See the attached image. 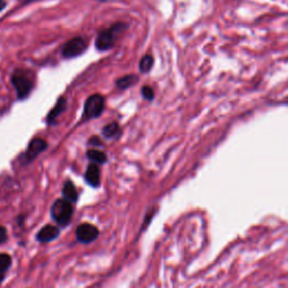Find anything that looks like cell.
I'll use <instances>...</instances> for the list:
<instances>
[{"mask_svg": "<svg viewBox=\"0 0 288 288\" xmlns=\"http://www.w3.org/2000/svg\"><path fill=\"white\" fill-rule=\"evenodd\" d=\"M127 25L124 23H116L108 29L102 30L97 36L96 47L98 51H108L112 48L123 32L127 29Z\"/></svg>", "mask_w": 288, "mask_h": 288, "instance_id": "6da1fadb", "label": "cell"}, {"mask_svg": "<svg viewBox=\"0 0 288 288\" xmlns=\"http://www.w3.org/2000/svg\"><path fill=\"white\" fill-rule=\"evenodd\" d=\"M12 84L17 94L18 99H25L33 89V78L26 70H16L12 75Z\"/></svg>", "mask_w": 288, "mask_h": 288, "instance_id": "7a4b0ae2", "label": "cell"}, {"mask_svg": "<svg viewBox=\"0 0 288 288\" xmlns=\"http://www.w3.org/2000/svg\"><path fill=\"white\" fill-rule=\"evenodd\" d=\"M52 219L57 222L60 226L68 225L73 215L72 204L66 199H58L54 202L51 208Z\"/></svg>", "mask_w": 288, "mask_h": 288, "instance_id": "3957f363", "label": "cell"}, {"mask_svg": "<svg viewBox=\"0 0 288 288\" xmlns=\"http://www.w3.org/2000/svg\"><path fill=\"white\" fill-rule=\"evenodd\" d=\"M105 110V98L99 94L91 95L87 98L83 113V121H90L99 117Z\"/></svg>", "mask_w": 288, "mask_h": 288, "instance_id": "277c9868", "label": "cell"}, {"mask_svg": "<svg viewBox=\"0 0 288 288\" xmlns=\"http://www.w3.org/2000/svg\"><path fill=\"white\" fill-rule=\"evenodd\" d=\"M88 46V41L85 37H73L62 46V56L66 59H72L83 54Z\"/></svg>", "mask_w": 288, "mask_h": 288, "instance_id": "5b68a950", "label": "cell"}, {"mask_svg": "<svg viewBox=\"0 0 288 288\" xmlns=\"http://www.w3.org/2000/svg\"><path fill=\"white\" fill-rule=\"evenodd\" d=\"M75 234H77L79 242L90 243L98 238L99 231L95 225L89 224V223H83V224L78 226L77 231H75Z\"/></svg>", "mask_w": 288, "mask_h": 288, "instance_id": "8992f818", "label": "cell"}, {"mask_svg": "<svg viewBox=\"0 0 288 288\" xmlns=\"http://www.w3.org/2000/svg\"><path fill=\"white\" fill-rule=\"evenodd\" d=\"M47 149V142L45 140L35 138L31 141L27 146V150L25 152V159L27 162L34 160L35 158L41 154L42 152H44Z\"/></svg>", "mask_w": 288, "mask_h": 288, "instance_id": "52a82bcc", "label": "cell"}, {"mask_svg": "<svg viewBox=\"0 0 288 288\" xmlns=\"http://www.w3.org/2000/svg\"><path fill=\"white\" fill-rule=\"evenodd\" d=\"M85 179L91 187H98L100 185V169L97 164H90L87 168Z\"/></svg>", "mask_w": 288, "mask_h": 288, "instance_id": "ba28073f", "label": "cell"}, {"mask_svg": "<svg viewBox=\"0 0 288 288\" xmlns=\"http://www.w3.org/2000/svg\"><path fill=\"white\" fill-rule=\"evenodd\" d=\"M59 234H60L59 227L53 226V225H45L39 233H37L36 239H37V241L45 243V242L56 240V239L59 237Z\"/></svg>", "mask_w": 288, "mask_h": 288, "instance_id": "9c48e42d", "label": "cell"}, {"mask_svg": "<svg viewBox=\"0 0 288 288\" xmlns=\"http://www.w3.org/2000/svg\"><path fill=\"white\" fill-rule=\"evenodd\" d=\"M66 110H67V100L66 98H63L62 97V98H60L57 101V104L54 105V107L50 111V113H48V115L46 117L47 124H53L57 121V118L61 115V114Z\"/></svg>", "mask_w": 288, "mask_h": 288, "instance_id": "30bf717a", "label": "cell"}, {"mask_svg": "<svg viewBox=\"0 0 288 288\" xmlns=\"http://www.w3.org/2000/svg\"><path fill=\"white\" fill-rule=\"evenodd\" d=\"M62 195H63V199L68 200L69 203H77L78 202V192L77 188L73 185L72 181H67L64 184L63 189H62Z\"/></svg>", "mask_w": 288, "mask_h": 288, "instance_id": "8fae6325", "label": "cell"}, {"mask_svg": "<svg viewBox=\"0 0 288 288\" xmlns=\"http://www.w3.org/2000/svg\"><path fill=\"white\" fill-rule=\"evenodd\" d=\"M139 81V77H137L135 74H128V75H124V77L119 78L116 81V87L118 89L125 90L129 88V87L134 86Z\"/></svg>", "mask_w": 288, "mask_h": 288, "instance_id": "7c38bea8", "label": "cell"}, {"mask_svg": "<svg viewBox=\"0 0 288 288\" xmlns=\"http://www.w3.org/2000/svg\"><path fill=\"white\" fill-rule=\"evenodd\" d=\"M87 156H88V159L90 161H92V164H97V165L105 164L107 160V156L104 152L96 149L88 150V152H87Z\"/></svg>", "mask_w": 288, "mask_h": 288, "instance_id": "4fadbf2b", "label": "cell"}, {"mask_svg": "<svg viewBox=\"0 0 288 288\" xmlns=\"http://www.w3.org/2000/svg\"><path fill=\"white\" fill-rule=\"evenodd\" d=\"M154 64L153 57L151 54H145V56L141 59V61L139 63V69L142 73H148L151 71L152 67Z\"/></svg>", "mask_w": 288, "mask_h": 288, "instance_id": "5bb4252c", "label": "cell"}, {"mask_svg": "<svg viewBox=\"0 0 288 288\" xmlns=\"http://www.w3.org/2000/svg\"><path fill=\"white\" fill-rule=\"evenodd\" d=\"M119 133H121V129H119V125L115 122L110 123L108 125H106L104 128H102V135H104L106 139L116 138Z\"/></svg>", "mask_w": 288, "mask_h": 288, "instance_id": "9a60e30c", "label": "cell"}, {"mask_svg": "<svg viewBox=\"0 0 288 288\" xmlns=\"http://www.w3.org/2000/svg\"><path fill=\"white\" fill-rule=\"evenodd\" d=\"M12 266V258L6 253H0V274H5Z\"/></svg>", "mask_w": 288, "mask_h": 288, "instance_id": "2e32d148", "label": "cell"}, {"mask_svg": "<svg viewBox=\"0 0 288 288\" xmlns=\"http://www.w3.org/2000/svg\"><path fill=\"white\" fill-rule=\"evenodd\" d=\"M141 94H142V97L146 100H153L154 98V90L151 88L150 86H143L142 89H141Z\"/></svg>", "mask_w": 288, "mask_h": 288, "instance_id": "e0dca14e", "label": "cell"}, {"mask_svg": "<svg viewBox=\"0 0 288 288\" xmlns=\"http://www.w3.org/2000/svg\"><path fill=\"white\" fill-rule=\"evenodd\" d=\"M7 240V230L4 226H0V244Z\"/></svg>", "mask_w": 288, "mask_h": 288, "instance_id": "ac0fdd59", "label": "cell"}, {"mask_svg": "<svg viewBox=\"0 0 288 288\" xmlns=\"http://www.w3.org/2000/svg\"><path fill=\"white\" fill-rule=\"evenodd\" d=\"M89 144H91V145H101L102 143H101V141L99 140V138H91L90 140H89Z\"/></svg>", "mask_w": 288, "mask_h": 288, "instance_id": "d6986e66", "label": "cell"}, {"mask_svg": "<svg viewBox=\"0 0 288 288\" xmlns=\"http://www.w3.org/2000/svg\"><path fill=\"white\" fill-rule=\"evenodd\" d=\"M5 7H6V2H5V0H0V12H2Z\"/></svg>", "mask_w": 288, "mask_h": 288, "instance_id": "ffe728a7", "label": "cell"}, {"mask_svg": "<svg viewBox=\"0 0 288 288\" xmlns=\"http://www.w3.org/2000/svg\"><path fill=\"white\" fill-rule=\"evenodd\" d=\"M3 280H4V275H3V274H0V285H2Z\"/></svg>", "mask_w": 288, "mask_h": 288, "instance_id": "44dd1931", "label": "cell"}, {"mask_svg": "<svg viewBox=\"0 0 288 288\" xmlns=\"http://www.w3.org/2000/svg\"><path fill=\"white\" fill-rule=\"evenodd\" d=\"M23 3H26V2H30V0H21Z\"/></svg>", "mask_w": 288, "mask_h": 288, "instance_id": "7402d4cb", "label": "cell"}, {"mask_svg": "<svg viewBox=\"0 0 288 288\" xmlns=\"http://www.w3.org/2000/svg\"><path fill=\"white\" fill-rule=\"evenodd\" d=\"M99 2H104V0H99Z\"/></svg>", "mask_w": 288, "mask_h": 288, "instance_id": "603a6c76", "label": "cell"}]
</instances>
